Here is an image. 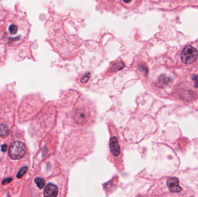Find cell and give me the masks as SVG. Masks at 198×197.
Listing matches in <instances>:
<instances>
[{
    "mask_svg": "<svg viewBox=\"0 0 198 197\" xmlns=\"http://www.w3.org/2000/svg\"><path fill=\"white\" fill-rule=\"evenodd\" d=\"M171 82V78L166 75H162L159 78V83L162 86H165L169 85Z\"/></svg>",
    "mask_w": 198,
    "mask_h": 197,
    "instance_id": "obj_8",
    "label": "cell"
},
{
    "mask_svg": "<svg viewBox=\"0 0 198 197\" xmlns=\"http://www.w3.org/2000/svg\"><path fill=\"white\" fill-rule=\"evenodd\" d=\"M90 78V74L89 73H87L85 75H84L81 78V82L82 83H86V82H88V80H89Z\"/></svg>",
    "mask_w": 198,
    "mask_h": 197,
    "instance_id": "obj_13",
    "label": "cell"
},
{
    "mask_svg": "<svg viewBox=\"0 0 198 197\" xmlns=\"http://www.w3.org/2000/svg\"><path fill=\"white\" fill-rule=\"evenodd\" d=\"M9 31L10 33V34H15L17 31V27L14 24H12L9 27Z\"/></svg>",
    "mask_w": 198,
    "mask_h": 197,
    "instance_id": "obj_12",
    "label": "cell"
},
{
    "mask_svg": "<svg viewBox=\"0 0 198 197\" xmlns=\"http://www.w3.org/2000/svg\"><path fill=\"white\" fill-rule=\"evenodd\" d=\"M93 109L88 102H81L74 108L72 117L74 121L79 125H85L91 119Z\"/></svg>",
    "mask_w": 198,
    "mask_h": 197,
    "instance_id": "obj_1",
    "label": "cell"
},
{
    "mask_svg": "<svg viewBox=\"0 0 198 197\" xmlns=\"http://www.w3.org/2000/svg\"><path fill=\"white\" fill-rule=\"evenodd\" d=\"M27 171V166H24L23 168H21V169L18 172L16 177L18 179H21L26 173V172Z\"/></svg>",
    "mask_w": 198,
    "mask_h": 197,
    "instance_id": "obj_11",
    "label": "cell"
},
{
    "mask_svg": "<svg viewBox=\"0 0 198 197\" xmlns=\"http://www.w3.org/2000/svg\"><path fill=\"white\" fill-rule=\"evenodd\" d=\"M194 80H195L197 81V82H198V76H195L194 77Z\"/></svg>",
    "mask_w": 198,
    "mask_h": 197,
    "instance_id": "obj_16",
    "label": "cell"
},
{
    "mask_svg": "<svg viewBox=\"0 0 198 197\" xmlns=\"http://www.w3.org/2000/svg\"><path fill=\"white\" fill-rule=\"evenodd\" d=\"M109 147L111 153L115 157H117L119 155L121 150L120 146L118 142V139L116 137H112L109 141Z\"/></svg>",
    "mask_w": 198,
    "mask_h": 197,
    "instance_id": "obj_5",
    "label": "cell"
},
{
    "mask_svg": "<svg viewBox=\"0 0 198 197\" xmlns=\"http://www.w3.org/2000/svg\"><path fill=\"white\" fill-rule=\"evenodd\" d=\"M167 185L172 193H180L182 189L179 185V180L177 178H172L167 180Z\"/></svg>",
    "mask_w": 198,
    "mask_h": 197,
    "instance_id": "obj_4",
    "label": "cell"
},
{
    "mask_svg": "<svg viewBox=\"0 0 198 197\" xmlns=\"http://www.w3.org/2000/svg\"><path fill=\"white\" fill-rule=\"evenodd\" d=\"M9 134V129L8 127L4 124H0V136L5 137Z\"/></svg>",
    "mask_w": 198,
    "mask_h": 197,
    "instance_id": "obj_9",
    "label": "cell"
},
{
    "mask_svg": "<svg viewBox=\"0 0 198 197\" xmlns=\"http://www.w3.org/2000/svg\"><path fill=\"white\" fill-rule=\"evenodd\" d=\"M58 194V188L53 184H48L45 188L44 197H57Z\"/></svg>",
    "mask_w": 198,
    "mask_h": 197,
    "instance_id": "obj_6",
    "label": "cell"
},
{
    "mask_svg": "<svg viewBox=\"0 0 198 197\" xmlns=\"http://www.w3.org/2000/svg\"><path fill=\"white\" fill-rule=\"evenodd\" d=\"M137 197H146L144 196H143V195H140V196H138Z\"/></svg>",
    "mask_w": 198,
    "mask_h": 197,
    "instance_id": "obj_17",
    "label": "cell"
},
{
    "mask_svg": "<svg viewBox=\"0 0 198 197\" xmlns=\"http://www.w3.org/2000/svg\"><path fill=\"white\" fill-rule=\"evenodd\" d=\"M12 180V178H5V179H3L2 182V184L3 185H5L6 184H8Z\"/></svg>",
    "mask_w": 198,
    "mask_h": 197,
    "instance_id": "obj_14",
    "label": "cell"
},
{
    "mask_svg": "<svg viewBox=\"0 0 198 197\" xmlns=\"http://www.w3.org/2000/svg\"><path fill=\"white\" fill-rule=\"evenodd\" d=\"M6 149H7V145H6L5 144V145H2L1 146V150H2V151L5 152L6 150Z\"/></svg>",
    "mask_w": 198,
    "mask_h": 197,
    "instance_id": "obj_15",
    "label": "cell"
},
{
    "mask_svg": "<svg viewBox=\"0 0 198 197\" xmlns=\"http://www.w3.org/2000/svg\"><path fill=\"white\" fill-rule=\"evenodd\" d=\"M26 148L25 145L20 141L13 142L9 149L8 154L13 160H19L26 154Z\"/></svg>",
    "mask_w": 198,
    "mask_h": 197,
    "instance_id": "obj_2",
    "label": "cell"
},
{
    "mask_svg": "<svg viewBox=\"0 0 198 197\" xmlns=\"http://www.w3.org/2000/svg\"><path fill=\"white\" fill-rule=\"evenodd\" d=\"M35 182L36 183V185H37V186L40 189H43L45 185V181L44 179L41 178H37L35 179Z\"/></svg>",
    "mask_w": 198,
    "mask_h": 197,
    "instance_id": "obj_10",
    "label": "cell"
},
{
    "mask_svg": "<svg viewBox=\"0 0 198 197\" xmlns=\"http://www.w3.org/2000/svg\"><path fill=\"white\" fill-rule=\"evenodd\" d=\"M125 67L124 63L122 61H116L112 63V64L111 65L109 71L111 72H116L117 71L121 70L123 69Z\"/></svg>",
    "mask_w": 198,
    "mask_h": 197,
    "instance_id": "obj_7",
    "label": "cell"
},
{
    "mask_svg": "<svg viewBox=\"0 0 198 197\" xmlns=\"http://www.w3.org/2000/svg\"><path fill=\"white\" fill-rule=\"evenodd\" d=\"M197 50L192 46L185 47L181 53V57L183 62L186 64H191L195 62L198 58Z\"/></svg>",
    "mask_w": 198,
    "mask_h": 197,
    "instance_id": "obj_3",
    "label": "cell"
}]
</instances>
